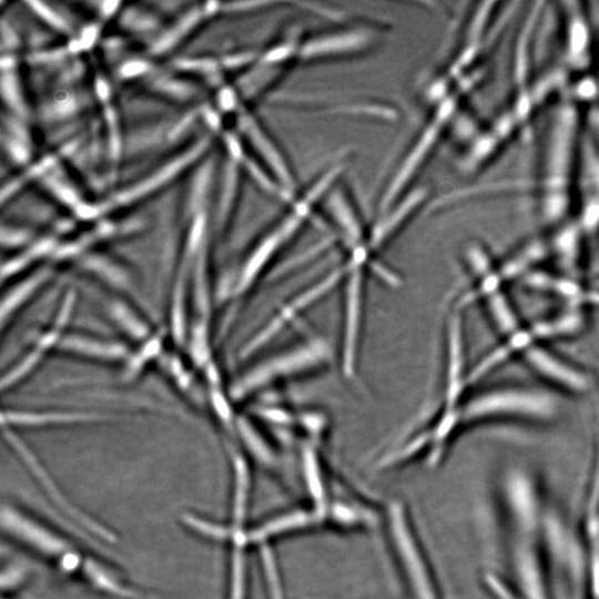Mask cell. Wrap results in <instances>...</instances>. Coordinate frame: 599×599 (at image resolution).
Segmentation results:
<instances>
[{
    "label": "cell",
    "mask_w": 599,
    "mask_h": 599,
    "mask_svg": "<svg viewBox=\"0 0 599 599\" xmlns=\"http://www.w3.org/2000/svg\"><path fill=\"white\" fill-rule=\"evenodd\" d=\"M111 316L125 329L128 333L143 337L148 333V328L143 322L133 315V313L120 303H113L110 307Z\"/></svg>",
    "instance_id": "13"
},
{
    "label": "cell",
    "mask_w": 599,
    "mask_h": 599,
    "mask_svg": "<svg viewBox=\"0 0 599 599\" xmlns=\"http://www.w3.org/2000/svg\"><path fill=\"white\" fill-rule=\"evenodd\" d=\"M384 515L389 548L406 598L443 599L435 570L406 506L400 500H393Z\"/></svg>",
    "instance_id": "1"
},
{
    "label": "cell",
    "mask_w": 599,
    "mask_h": 599,
    "mask_svg": "<svg viewBox=\"0 0 599 599\" xmlns=\"http://www.w3.org/2000/svg\"><path fill=\"white\" fill-rule=\"evenodd\" d=\"M6 436L12 444V446L16 448V450L20 454L22 459L26 461V464L30 467V469L37 475V477L42 481L44 487L47 488L48 493L54 498L55 502L64 509L68 514H70L74 519L79 520L87 528L93 530L95 534H99L101 537H104L106 539L111 538V534L105 531L102 527L98 526L92 520L88 519L87 517L79 514L75 509H73L59 494L55 486L51 483L50 478L47 476V474L42 470L41 466L38 464V461L34 459V457L30 454L28 448L18 439L13 433H11L9 429L6 430Z\"/></svg>",
    "instance_id": "7"
},
{
    "label": "cell",
    "mask_w": 599,
    "mask_h": 599,
    "mask_svg": "<svg viewBox=\"0 0 599 599\" xmlns=\"http://www.w3.org/2000/svg\"><path fill=\"white\" fill-rule=\"evenodd\" d=\"M48 277L47 272H39L32 277L27 278L14 288H12L7 297L2 301L1 306V319L4 323L7 316L11 315L18 307H20L32 294L41 286V284Z\"/></svg>",
    "instance_id": "12"
},
{
    "label": "cell",
    "mask_w": 599,
    "mask_h": 599,
    "mask_svg": "<svg viewBox=\"0 0 599 599\" xmlns=\"http://www.w3.org/2000/svg\"><path fill=\"white\" fill-rule=\"evenodd\" d=\"M328 357L326 344L321 341L309 342L256 366L238 380L233 393L236 397H242L273 379L313 369L327 362Z\"/></svg>",
    "instance_id": "3"
},
{
    "label": "cell",
    "mask_w": 599,
    "mask_h": 599,
    "mask_svg": "<svg viewBox=\"0 0 599 599\" xmlns=\"http://www.w3.org/2000/svg\"><path fill=\"white\" fill-rule=\"evenodd\" d=\"M555 398L527 388L496 389L477 395L459 407L460 425L500 417L549 419L557 413Z\"/></svg>",
    "instance_id": "2"
},
{
    "label": "cell",
    "mask_w": 599,
    "mask_h": 599,
    "mask_svg": "<svg viewBox=\"0 0 599 599\" xmlns=\"http://www.w3.org/2000/svg\"><path fill=\"white\" fill-rule=\"evenodd\" d=\"M485 298L487 300L489 315L501 333L507 334L508 337L520 328L515 311H512L508 300L500 291Z\"/></svg>",
    "instance_id": "11"
},
{
    "label": "cell",
    "mask_w": 599,
    "mask_h": 599,
    "mask_svg": "<svg viewBox=\"0 0 599 599\" xmlns=\"http://www.w3.org/2000/svg\"><path fill=\"white\" fill-rule=\"evenodd\" d=\"M23 573L21 569L17 567H12L7 570V572H3L2 575V588L11 587L14 583L19 582V580L22 578Z\"/></svg>",
    "instance_id": "15"
},
{
    "label": "cell",
    "mask_w": 599,
    "mask_h": 599,
    "mask_svg": "<svg viewBox=\"0 0 599 599\" xmlns=\"http://www.w3.org/2000/svg\"><path fill=\"white\" fill-rule=\"evenodd\" d=\"M102 416L91 413H31V412H8L3 413L2 420H8L10 424L17 425H43V424H60V423H75V422H92L99 420Z\"/></svg>",
    "instance_id": "9"
},
{
    "label": "cell",
    "mask_w": 599,
    "mask_h": 599,
    "mask_svg": "<svg viewBox=\"0 0 599 599\" xmlns=\"http://www.w3.org/2000/svg\"><path fill=\"white\" fill-rule=\"evenodd\" d=\"M87 572L90 579L100 588L110 591L112 593H118L123 597H133L134 592L122 587L118 581L109 576L105 571L100 569L93 564H89L87 567Z\"/></svg>",
    "instance_id": "14"
},
{
    "label": "cell",
    "mask_w": 599,
    "mask_h": 599,
    "mask_svg": "<svg viewBox=\"0 0 599 599\" xmlns=\"http://www.w3.org/2000/svg\"><path fill=\"white\" fill-rule=\"evenodd\" d=\"M61 348L101 359H120L128 352L121 344L106 343L82 336H69L62 339Z\"/></svg>",
    "instance_id": "10"
},
{
    "label": "cell",
    "mask_w": 599,
    "mask_h": 599,
    "mask_svg": "<svg viewBox=\"0 0 599 599\" xmlns=\"http://www.w3.org/2000/svg\"><path fill=\"white\" fill-rule=\"evenodd\" d=\"M524 354L528 365L550 382L573 393L588 389L590 383L587 374L554 353L534 345Z\"/></svg>",
    "instance_id": "5"
},
{
    "label": "cell",
    "mask_w": 599,
    "mask_h": 599,
    "mask_svg": "<svg viewBox=\"0 0 599 599\" xmlns=\"http://www.w3.org/2000/svg\"><path fill=\"white\" fill-rule=\"evenodd\" d=\"M1 522L12 535L47 555L59 556L68 550L67 544L54 534L9 507H2Z\"/></svg>",
    "instance_id": "6"
},
{
    "label": "cell",
    "mask_w": 599,
    "mask_h": 599,
    "mask_svg": "<svg viewBox=\"0 0 599 599\" xmlns=\"http://www.w3.org/2000/svg\"><path fill=\"white\" fill-rule=\"evenodd\" d=\"M318 199L313 191H307L304 199L295 206L280 225L268 233L251 252L235 283L233 295L241 296L255 283L266 265L281 247L290 241L303 223L312 204Z\"/></svg>",
    "instance_id": "4"
},
{
    "label": "cell",
    "mask_w": 599,
    "mask_h": 599,
    "mask_svg": "<svg viewBox=\"0 0 599 599\" xmlns=\"http://www.w3.org/2000/svg\"><path fill=\"white\" fill-rule=\"evenodd\" d=\"M368 42L365 34L359 32H344L318 37L305 43L300 55L303 59L337 54L363 48Z\"/></svg>",
    "instance_id": "8"
}]
</instances>
